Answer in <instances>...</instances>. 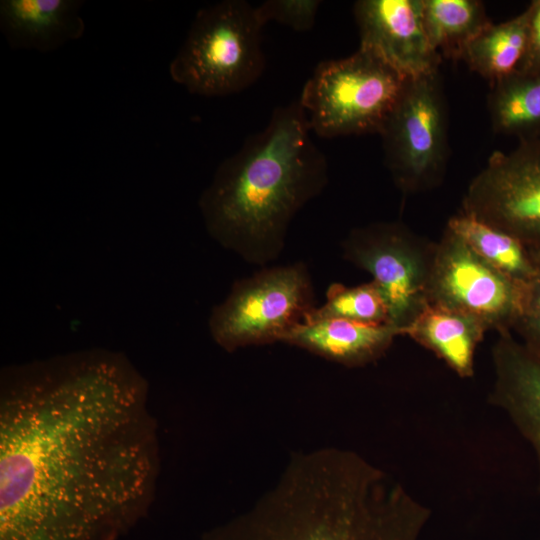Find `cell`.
I'll list each match as a JSON object with an SVG mask.
<instances>
[{
  "instance_id": "cell-1",
  "label": "cell",
  "mask_w": 540,
  "mask_h": 540,
  "mask_svg": "<svg viewBox=\"0 0 540 540\" xmlns=\"http://www.w3.org/2000/svg\"><path fill=\"white\" fill-rule=\"evenodd\" d=\"M149 384L90 349L0 377V540H119L147 517L160 474Z\"/></svg>"
},
{
  "instance_id": "cell-2",
  "label": "cell",
  "mask_w": 540,
  "mask_h": 540,
  "mask_svg": "<svg viewBox=\"0 0 540 540\" xmlns=\"http://www.w3.org/2000/svg\"><path fill=\"white\" fill-rule=\"evenodd\" d=\"M431 510L347 449L294 453L249 509L198 540H420Z\"/></svg>"
},
{
  "instance_id": "cell-3",
  "label": "cell",
  "mask_w": 540,
  "mask_h": 540,
  "mask_svg": "<svg viewBox=\"0 0 540 540\" xmlns=\"http://www.w3.org/2000/svg\"><path fill=\"white\" fill-rule=\"evenodd\" d=\"M299 101L276 107L259 132L217 168L198 205L207 232L245 262L266 266L285 247L295 215L328 183Z\"/></svg>"
},
{
  "instance_id": "cell-4",
  "label": "cell",
  "mask_w": 540,
  "mask_h": 540,
  "mask_svg": "<svg viewBox=\"0 0 540 540\" xmlns=\"http://www.w3.org/2000/svg\"><path fill=\"white\" fill-rule=\"evenodd\" d=\"M255 6L223 0L200 9L169 64L171 79L205 97L239 93L265 68L262 29Z\"/></svg>"
},
{
  "instance_id": "cell-5",
  "label": "cell",
  "mask_w": 540,
  "mask_h": 540,
  "mask_svg": "<svg viewBox=\"0 0 540 540\" xmlns=\"http://www.w3.org/2000/svg\"><path fill=\"white\" fill-rule=\"evenodd\" d=\"M407 79L372 52L320 62L300 99L312 132L322 138L380 134Z\"/></svg>"
},
{
  "instance_id": "cell-6",
  "label": "cell",
  "mask_w": 540,
  "mask_h": 540,
  "mask_svg": "<svg viewBox=\"0 0 540 540\" xmlns=\"http://www.w3.org/2000/svg\"><path fill=\"white\" fill-rule=\"evenodd\" d=\"M315 306L307 265L265 267L237 280L209 317L210 334L227 352L283 342Z\"/></svg>"
},
{
  "instance_id": "cell-7",
  "label": "cell",
  "mask_w": 540,
  "mask_h": 540,
  "mask_svg": "<svg viewBox=\"0 0 540 540\" xmlns=\"http://www.w3.org/2000/svg\"><path fill=\"white\" fill-rule=\"evenodd\" d=\"M397 188L422 192L443 179L449 158L448 109L440 73L407 79L380 134Z\"/></svg>"
},
{
  "instance_id": "cell-8",
  "label": "cell",
  "mask_w": 540,
  "mask_h": 540,
  "mask_svg": "<svg viewBox=\"0 0 540 540\" xmlns=\"http://www.w3.org/2000/svg\"><path fill=\"white\" fill-rule=\"evenodd\" d=\"M435 244L396 221L354 228L341 243L343 258L372 276L387 304L390 323L402 335L429 304Z\"/></svg>"
},
{
  "instance_id": "cell-9",
  "label": "cell",
  "mask_w": 540,
  "mask_h": 540,
  "mask_svg": "<svg viewBox=\"0 0 540 540\" xmlns=\"http://www.w3.org/2000/svg\"><path fill=\"white\" fill-rule=\"evenodd\" d=\"M462 212L540 253V134L494 151L468 185Z\"/></svg>"
},
{
  "instance_id": "cell-10",
  "label": "cell",
  "mask_w": 540,
  "mask_h": 540,
  "mask_svg": "<svg viewBox=\"0 0 540 540\" xmlns=\"http://www.w3.org/2000/svg\"><path fill=\"white\" fill-rule=\"evenodd\" d=\"M526 284L508 277L448 228L435 244L428 284L429 304L458 310L487 330L512 331L521 315Z\"/></svg>"
},
{
  "instance_id": "cell-11",
  "label": "cell",
  "mask_w": 540,
  "mask_h": 540,
  "mask_svg": "<svg viewBox=\"0 0 540 540\" xmlns=\"http://www.w3.org/2000/svg\"><path fill=\"white\" fill-rule=\"evenodd\" d=\"M353 13L360 48L377 55L406 79L439 72L442 58L425 30L423 0H359Z\"/></svg>"
},
{
  "instance_id": "cell-12",
  "label": "cell",
  "mask_w": 540,
  "mask_h": 540,
  "mask_svg": "<svg viewBox=\"0 0 540 540\" xmlns=\"http://www.w3.org/2000/svg\"><path fill=\"white\" fill-rule=\"evenodd\" d=\"M491 357L494 381L488 401L503 410L531 445L538 464L540 494V353L511 331L498 333Z\"/></svg>"
},
{
  "instance_id": "cell-13",
  "label": "cell",
  "mask_w": 540,
  "mask_h": 540,
  "mask_svg": "<svg viewBox=\"0 0 540 540\" xmlns=\"http://www.w3.org/2000/svg\"><path fill=\"white\" fill-rule=\"evenodd\" d=\"M82 0H2L0 29L13 49L55 51L81 38Z\"/></svg>"
},
{
  "instance_id": "cell-14",
  "label": "cell",
  "mask_w": 540,
  "mask_h": 540,
  "mask_svg": "<svg viewBox=\"0 0 540 540\" xmlns=\"http://www.w3.org/2000/svg\"><path fill=\"white\" fill-rule=\"evenodd\" d=\"M402 335L392 324H365L344 319L302 322L286 343L345 367H362L379 360Z\"/></svg>"
},
{
  "instance_id": "cell-15",
  "label": "cell",
  "mask_w": 540,
  "mask_h": 540,
  "mask_svg": "<svg viewBox=\"0 0 540 540\" xmlns=\"http://www.w3.org/2000/svg\"><path fill=\"white\" fill-rule=\"evenodd\" d=\"M472 315L437 304H428L403 335L433 352L459 377L474 375V356L487 332Z\"/></svg>"
},
{
  "instance_id": "cell-16",
  "label": "cell",
  "mask_w": 540,
  "mask_h": 540,
  "mask_svg": "<svg viewBox=\"0 0 540 540\" xmlns=\"http://www.w3.org/2000/svg\"><path fill=\"white\" fill-rule=\"evenodd\" d=\"M429 42L441 58L458 61L466 46L492 24L478 0H423Z\"/></svg>"
},
{
  "instance_id": "cell-17",
  "label": "cell",
  "mask_w": 540,
  "mask_h": 540,
  "mask_svg": "<svg viewBox=\"0 0 540 540\" xmlns=\"http://www.w3.org/2000/svg\"><path fill=\"white\" fill-rule=\"evenodd\" d=\"M527 45V15L499 24L492 23L465 48L462 56L467 66L490 84L517 72Z\"/></svg>"
},
{
  "instance_id": "cell-18",
  "label": "cell",
  "mask_w": 540,
  "mask_h": 540,
  "mask_svg": "<svg viewBox=\"0 0 540 540\" xmlns=\"http://www.w3.org/2000/svg\"><path fill=\"white\" fill-rule=\"evenodd\" d=\"M446 228L513 280L526 284L532 278L535 271L533 253L512 235L462 211L448 220Z\"/></svg>"
},
{
  "instance_id": "cell-19",
  "label": "cell",
  "mask_w": 540,
  "mask_h": 540,
  "mask_svg": "<svg viewBox=\"0 0 540 540\" xmlns=\"http://www.w3.org/2000/svg\"><path fill=\"white\" fill-rule=\"evenodd\" d=\"M487 105L496 133L519 139L540 133V73H514L491 84Z\"/></svg>"
},
{
  "instance_id": "cell-20",
  "label": "cell",
  "mask_w": 540,
  "mask_h": 540,
  "mask_svg": "<svg viewBox=\"0 0 540 540\" xmlns=\"http://www.w3.org/2000/svg\"><path fill=\"white\" fill-rule=\"evenodd\" d=\"M344 319L365 324H391L385 299L371 280L353 287L332 283L326 291V301L314 307L304 322Z\"/></svg>"
},
{
  "instance_id": "cell-21",
  "label": "cell",
  "mask_w": 540,
  "mask_h": 540,
  "mask_svg": "<svg viewBox=\"0 0 540 540\" xmlns=\"http://www.w3.org/2000/svg\"><path fill=\"white\" fill-rule=\"evenodd\" d=\"M321 3L320 0H267L255 9L264 26L274 21L303 32L313 27Z\"/></svg>"
},
{
  "instance_id": "cell-22",
  "label": "cell",
  "mask_w": 540,
  "mask_h": 540,
  "mask_svg": "<svg viewBox=\"0 0 540 540\" xmlns=\"http://www.w3.org/2000/svg\"><path fill=\"white\" fill-rule=\"evenodd\" d=\"M532 253L535 271L526 283L522 312L513 331L527 347L540 353V253Z\"/></svg>"
},
{
  "instance_id": "cell-23",
  "label": "cell",
  "mask_w": 540,
  "mask_h": 540,
  "mask_svg": "<svg viewBox=\"0 0 540 540\" xmlns=\"http://www.w3.org/2000/svg\"><path fill=\"white\" fill-rule=\"evenodd\" d=\"M527 15V45L516 73H540V0L532 1L525 10Z\"/></svg>"
},
{
  "instance_id": "cell-24",
  "label": "cell",
  "mask_w": 540,
  "mask_h": 540,
  "mask_svg": "<svg viewBox=\"0 0 540 540\" xmlns=\"http://www.w3.org/2000/svg\"><path fill=\"white\" fill-rule=\"evenodd\" d=\"M538 134H540V133H538ZM535 135H536V134H535Z\"/></svg>"
}]
</instances>
